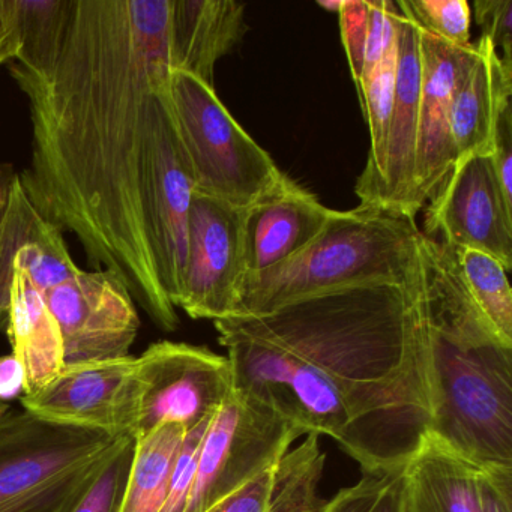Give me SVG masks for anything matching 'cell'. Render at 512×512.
Masks as SVG:
<instances>
[{
	"label": "cell",
	"mask_w": 512,
	"mask_h": 512,
	"mask_svg": "<svg viewBox=\"0 0 512 512\" xmlns=\"http://www.w3.org/2000/svg\"><path fill=\"white\" fill-rule=\"evenodd\" d=\"M20 50L16 2L0 0V65L16 62Z\"/></svg>",
	"instance_id": "d6a6232c"
},
{
	"label": "cell",
	"mask_w": 512,
	"mask_h": 512,
	"mask_svg": "<svg viewBox=\"0 0 512 512\" xmlns=\"http://www.w3.org/2000/svg\"><path fill=\"white\" fill-rule=\"evenodd\" d=\"M127 437L8 410L0 418V512L70 511Z\"/></svg>",
	"instance_id": "5b68a950"
},
{
	"label": "cell",
	"mask_w": 512,
	"mask_h": 512,
	"mask_svg": "<svg viewBox=\"0 0 512 512\" xmlns=\"http://www.w3.org/2000/svg\"><path fill=\"white\" fill-rule=\"evenodd\" d=\"M133 455L134 437H127L94 484L68 512H119Z\"/></svg>",
	"instance_id": "4316f807"
},
{
	"label": "cell",
	"mask_w": 512,
	"mask_h": 512,
	"mask_svg": "<svg viewBox=\"0 0 512 512\" xmlns=\"http://www.w3.org/2000/svg\"><path fill=\"white\" fill-rule=\"evenodd\" d=\"M7 334L23 370V395L41 391L64 370L61 329L43 293L23 271L14 278Z\"/></svg>",
	"instance_id": "ffe728a7"
},
{
	"label": "cell",
	"mask_w": 512,
	"mask_h": 512,
	"mask_svg": "<svg viewBox=\"0 0 512 512\" xmlns=\"http://www.w3.org/2000/svg\"><path fill=\"white\" fill-rule=\"evenodd\" d=\"M341 38L346 49L350 73L359 91L364 73L365 47L368 37V2L365 0H343L340 13Z\"/></svg>",
	"instance_id": "f546056e"
},
{
	"label": "cell",
	"mask_w": 512,
	"mask_h": 512,
	"mask_svg": "<svg viewBox=\"0 0 512 512\" xmlns=\"http://www.w3.org/2000/svg\"><path fill=\"white\" fill-rule=\"evenodd\" d=\"M79 269L71 259L64 233L44 220L17 179L10 208L0 223V332L8 329L17 272H25L44 293Z\"/></svg>",
	"instance_id": "5bb4252c"
},
{
	"label": "cell",
	"mask_w": 512,
	"mask_h": 512,
	"mask_svg": "<svg viewBox=\"0 0 512 512\" xmlns=\"http://www.w3.org/2000/svg\"><path fill=\"white\" fill-rule=\"evenodd\" d=\"M139 365L134 356L67 365L22 406L55 424L134 437L139 419Z\"/></svg>",
	"instance_id": "7c38bea8"
},
{
	"label": "cell",
	"mask_w": 512,
	"mask_h": 512,
	"mask_svg": "<svg viewBox=\"0 0 512 512\" xmlns=\"http://www.w3.org/2000/svg\"><path fill=\"white\" fill-rule=\"evenodd\" d=\"M305 430L233 389L203 434L187 512H205L274 466Z\"/></svg>",
	"instance_id": "52a82bcc"
},
{
	"label": "cell",
	"mask_w": 512,
	"mask_h": 512,
	"mask_svg": "<svg viewBox=\"0 0 512 512\" xmlns=\"http://www.w3.org/2000/svg\"><path fill=\"white\" fill-rule=\"evenodd\" d=\"M481 512H512V469H481Z\"/></svg>",
	"instance_id": "1f68e13d"
},
{
	"label": "cell",
	"mask_w": 512,
	"mask_h": 512,
	"mask_svg": "<svg viewBox=\"0 0 512 512\" xmlns=\"http://www.w3.org/2000/svg\"><path fill=\"white\" fill-rule=\"evenodd\" d=\"M331 214L332 209L293 179L278 193L244 209L247 275L262 274L301 253L322 232Z\"/></svg>",
	"instance_id": "2e32d148"
},
{
	"label": "cell",
	"mask_w": 512,
	"mask_h": 512,
	"mask_svg": "<svg viewBox=\"0 0 512 512\" xmlns=\"http://www.w3.org/2000/svg\"><path fill=\"white\" fill-rule=\"evenodd\" d=\"M242 209L194 193L188 211L182 308L193 319L233 317L247 277Z\"/></svg>",
	"instance_id": "9c48e42d"
},
{
	"label": "cell",
	"mask_w": 512,
	"mask_h": 512,
	"mask_svg": "<svg viewBox=\"0 0 512 512\" xmlns=\"http://www.w3.org/2000/svg\"><path fill=\"white\" fill-rule=\"evenodd\" d=\"M419 29V28H418ZM422 83L416 142V193L424 205L454 167L451 106L455 83L475 52V44L454 47L419 29Z\"/></svg>",
	"instance_id": "4fadbf2b"
},
{
	"label": "cell",
	"mask_w": 512,
	"mask_h": 512,
	"mask_svg": "<svg viewBox=\"0 0 512 512\" xmlns=\"http://www.w3.org/2000/svg\"><path fill=\"white\" fill-rule=\"evenodd\" d=\"M511 97L512 71L502 64L490 40L479 38L452 95L451 136L457 161L491 154L497 115Z\"/></svg>",
	"instance_id": "e0dca14e"
},
{
	"label": "cell",
	"mask_w": 512,
	"mask_h": 512,
	"mask_svg": "<svg viewBox=\"0 0 512 512\" xmlns=\"http://www.w3.org/2000/svg\"><path fill=\"white\" fill-rule=\"evenodd\" d=\"M170 101L196 193L244 211L289 182L271 155L230 115L214 86L173 71Z\"/></svg>",
	"instance_id": "8992f818"
},
{
	"label": "cell",
	"mask_w": 512,
	"mask_h": 512,
	"mask_svg": "<svg viewBox=\"0 0 512 512\" xmlns=\"http://www.w3.org/2000/svg\"><path fill=\"white\" fill-rule=\"evenodd\" d=\"M211 421V419H209ZM208 422L197 425L193 430L187 431L181 451L173 467L169 491L160 512H187L190 502L191 488H193L194 472H196L197 454L200 443L205 434Z\"/></svg>",
	"instance_id": "83f0119b"
},
{
	"label": "cell",
	"mask_w": 512,
	"mask_h": 512,
	"mask_svg": "<svg viewBox=\"0 0 512 512\" xmlns=\"http://www.w3.org/2000/svg\"><path fill=\"white\" fill-rule=\"evenodd\" d=\"M10 73L31 113L26 196L175 331L196 187L170 101V0H74L56 64Z\"/></svg>",
	"instance_id": "6da1fadb"
},
{
	"label": "cell",
	"mask_w": 512,
	"mask_h": 512,
	"mask_svg": "<svg viewBox=\"0 0 512 512\" xmlns=\"http://www.w3.org/2000/svg\"><path fill=\"white\" fill-rule=\"evenodd\" d=\"M20 32V50L14 64L32 73H44L62 52L74 0H14Z\"/></svg>",
	"instance_id": "603a6c76"
},
{
	"label": "cell",
	"mask_w": 512,
	"mask_h": 512,
	"mask_svg": "<svg viewBox=\"0 0 512 512\" xmlns=\"http://www.w3.org/2000/svg\"><path fill=\"white\" fill-rule=\"evenodd\" d=\"M430 200L427 238L482 251L511 271L512 203L503 196L491 154L458 160Z\"/></svg>",
	"instance_id": "8fae6325"
},
{
	"label": "cell",
	"mask_w": 512,
	"mask_h": 512,
	"mask_svg": "<svg viewBox=\"0 0 512 512\" xmlns=\"http://www.w3.org/2000/svg\"><path fill=\"white\" fill-rule=\"evenodd\" d=\"M289 449L274 466L260 473L205 512H320L325 500L319 484L326 455L317 433Z\"/></svg>",
	"instance_id": "d6986e66"
},
{
	"label": "cell",
	"mask_w": 512,
	"mask_h": 512,
	"mask_svg": "<svg viewBox=\"0 0 512 512\" xmlns=\"http://www.w3.org/2000/svg\"><path fill=\"white\" fill-rule=\"evenodd\" d=\"M421 233L415 218L379 206L332 211L301 253L245 277L235 316H263L301 299L365 284L406 286Z\"/></svg>",
	"instance_id": "3957f363"
},
{
	"label": "cell",
	"mask_w": 512,
	"mask_h": 512,
	"mask_svg": "<svg viewBox=\"0 0 512 512\" xmlns=\"http://www.w3.org/2000/svg\"><path fill=\"white\" fill-rule=\"evenodd\" d=\"M427 328L431 439L481 469H512V346Z\"/></svg>",
	"instance_id": "277c9868"
},
{
	"label": "cell",
	"mask_w": 512,
	"mask_h": 512,
	"mask_svg": "<svg viewBox=\"0 0 512 512\" xmlns=\"http://www.w3.org/2000/svg\"><path fill=\"white\" fill-rule=\"evenodd\" d=\"M406 464L364 472L355 485L325 500L320 512H409Z\"/></svg>",
	"instance_id": "d4e9b609"
},
{
	"label": "cell",
	"mask_w": 512,
	"mask_h": 512,
	"mask_svg": "<svg viewBox=\"0 0 512 512\" xmlns=\"http://www.w3.org/2000/svg\"><path fill=\"white\" fill-rule=\"evenodd\" d=\"M421 83L419 29L398 8L397 76L380 208L413 218L424 206L416 193L415 179Z\"/></svg>",
	"instance_id": "9a60e30c"
},
{
	"label": "cell",
	"mask_w": 512,
	"mask_h": 512,
	"mask_svg": "<svg viewBox=\"0 0 512 512\" xmlns=\"http://www.w3.org/2000/svg\"><path fill=\"white\" fill-rule=\"evenodd\" d=\"M23 392V370L16 356L0 358V401H7Z\"/></svg>",
	"instance_id": "836d02e7"
},
{
	"label": "cell",
	"mask_w": 512,
	"mask_h": 512,
	"mask_svg": "<svg viewBox=\"0 0 512 512\" xmlns=\"http://www.w3.org/2000/svg\"><path fill=\"white\" fill-rule=\"evenodd\" d=\"M185 434L181 425L163 424L134 437L133 461L119 512L161 511Z\"/></svg>",
	"instance_id": "7402d4cb"
},
{
	"label": "cell",
	"mask_w": 512,
	"mask_h": 512,
	"mask_svg": "<svg viewBox=\"0 0 512 512\" xmlns=\"http://www.w3.org/2000/svg\"><path fill=\"white\" fill-rule=\"evenodd\" d=\"M409 512H481V467L425 434L406 464Z\"/></svg>",
	"instance_id": "44dd1931"
},
{
	"label": "cell",
	"mask_w": 512,
	"mask_h": 512,
	"mask_svg": "<svg viewBox=\"0 0 512 512\" xmlns=\"http://www.w3.org/2000/svg\"><path fill=\"white\" fill-rule=\"evenodd\" d=\"M413 277V275H412ZM233 389L340 443L362 472L406 464L430 422L428 337L412 278L217 320Z\"/></svg>",
	"instance_id": "7a4b0ae2"
},
{
	"label": "cell",
	"mask_w": 512,
	"mask_h": 512,
	"mask_svg": "<svg viewBox=\"0 0 512 512\" xmlns=\"http://www.w3.org/2000/svg\"><path fill=\"white\" fill-rule=\"evenodd\" d=\"M320 8L323 10L329 11V13H340L341 5H343V0H320L317 2Z\"/></svg>",
	"instance_id": "d590c367"
},
{
	"label": "cell",
	"mask_w": 512,
	"mask_h": 512,
	"mask_svg": "<svg viewBox=\"0 0 512 512\" xmlns=\"http://www.w3.org/2000/svg\"><path fill=\"white\" fill-rule=\"evenodd\" d=\"M467 292L506 341L512 343V290L508 271L494 257L469 248H452Z\"/></svg>",
	"instance_id": "cb8c5ba5"
},
{
	"label": "cell",
	"mask_w": 512,
	"mask_h": 512,
	"mask_svg": "<svg viewBox=\"0 0 512 512\" xmlns=\"http://www.w3.org/2000/svg\"><path fill=\"white\" fill-rule=\"evenodd\" d=\"M10 410V407H8L7 403H4V401H0V418L5 415V413Z\"/></svg>",
	"instance_id": "8d00e7d4"
},
{
	"label": "cell",
	"mask_w": 512,
	"mask_h": 512,
	"mask_svg": "<svg viewBox=\"0 0 512 512\" xmlns=\"http://www.w3.org/2000/svg\"><path fill=\"white\" fill-rule=\"evenodd\" d=\"M17 179H19V173L11 164L0 163V223L4 221L8 208H10L11 196H13Z\"/></svg>",
	"instance_id": "e575fe53"
},
{
	"label": "cell",
	"mask_w": 512,
	"mask_h": 512,
	"mask_svg": "<svg viewBox=\"0 0 512 512\" xmlns=\"http://www.w3.org/2000/svg\"><path fill=\"white\" fill-rule=\"evenodd\" d=\"M245 5L235 0H170L173 71L214 83L215 64L247 34Z\"/></svg>",
	"instance_id": "ac0fdd59"
},
{
	"label": "cell",
	"mask_w": 512,
	"mask_h": 512,
	"mask_svg": "<svg viewBox=\"0 0 512 512\" xmlns=\"http://www.w3.org/2000/svg\"><path fill=\"white\" fill-rule=\"evenodd\" d=\"M43 296L61 329L65 367L130 356L140 319L118 275L79 269Z\"/></svg>",
	"instance_id": "30bf717a"
},
{
	"label": "cell",
	"mask_w": 512,
	"mask_h": 512,
	"mask_svg": "<svg viewBox=\"0 0 512 512\" xmlns=\"http://www.w3.org/2000/svg\"><path fill=\"white\" fill-rule=\"evenodd\" d=\"M137 365L140 404L134 437L163 424L193 430L208 422L233 391L229 359L206 347L160 341L137 358Z\"/></svg>",
	"instance_id": "ba28073f"
},
{
	"label": "cell",
	"mask_w": 512,
	"mask_h": 512,
	"mask_svg": "<svg viewBox=\"0 0 512 512\" xmlns=\"http://www.w3.org/2000/svg\"><path fill=\"white\" fill-rule=\"evenodd\" d=\"M491 158L503 196L512 203V104H505L497 115L491 139Z\"/></svg>",
	"instance_id": "4dcf8cb0"
},
{
	"label": "cell",
	"mask_w": 512,
	"mask_h": 512,
	"mask_svg": "<svg viewBox=\"0 0 512 512\" xmlns=\"http://www.w3.org/2000/svg\"><path fill=\"white\" fill-rule=\"evenodd\" d=\"M395 4L421 31L454 47L472 44V10L466 0H398Z\"/></svg>",
	"instance_id": "484cf974"
},
{
	"label": "cell",
	"mask_w": 512,
	"mask_h": 512,
	"mask_svg": "<svg viewBox=\"0 0 512 512\" xmlns=\"http://www.w3.org/2000/svg\"><path fill=\"white\" fill-rule=\"evenodd\" d=\"M470 10L482 37L490 40L502 64L512 71V0H475Z\"/></svg>",
	"instance_id": "f1b7e54d"
}]
</instances>
